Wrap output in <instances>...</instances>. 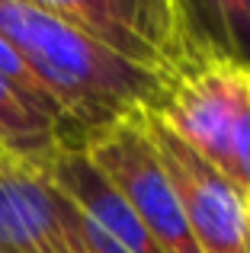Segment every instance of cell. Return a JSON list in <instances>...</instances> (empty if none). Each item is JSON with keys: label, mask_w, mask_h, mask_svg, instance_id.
<instances>
[{"label": "cell", "mask_w": 250, "mask_h": 253, "mask_svg": "<svg viewBox=\"0 0 250 253\" xmlns=\"http://www.w3.org/2000/svg\"><path fill=\"white\" fill-rule=\"evenodd\" d=\"M151 116L234 183L250 128V74L225 61H199L164 84Z\"/></svg>", "instance_id": "cell-3"}, {"label": "cell", "mask_w": 250, "mask_h": 253, "mask_svg": "<svg viewBox=\"0 0 250 253\" xmlns=\"http://www.w3.org/2000/svg\"><path fill=\"white\" fill-rule=\"evenodd\" d=\"M58 144H64L61 131L0 84V154L48 157Z\"/></svg>", "instance_id": "cell-9"}, {"label": "cell", "mask_w": 250, "mask_h": 253, "mask_svg": "<svg viewBox=\"0 0 250 253\" xmlns=\"http://www.w3.org/2000/svg\"><path fill=\"white\" fill-rule=\"evenodd\" d=\"M0 253H87L77 209L48 179L45 157L0 154Z\"/></svg>", "instance_id": "cell-6"}, {"label": "cell", "mask_w": 250, "mask_h": 253, "mask_svg": "<svg viewBox=\"0 0 250 253\" xmlns=\"http://www.w3.org/2000/svg\"><path fill=\"white\" fill-rule=\"evenodd\" d=\"M0 36L61 106L71 144H83L87 135L116 119L151 112L167 84V77L141 71L96 45L42 0H0Z\"/></svg>", "instance_id": "cell-1"}, {"label": "cell", "mask_w": 250, "mask_h": 253, "mask_svg": "<svg viewBox=\"0 0 250 253\" xmlns=\"http://www.w3.org/2000/svg\"><path fill=\"white\" fill-rule=\"evenodd\" d=\"M247 253H250V215H247Z\"/></svg>", "instance_id": "cell-11"}, {"label": "cell", "mask_w": 250, "mask_h": 253, "mask_svg": "<svg viewBox=\"0 0 250 253\" xmlns=\"http://www.w3.org/2000/svg\"><path fill=\"white\" fill-rule=\"evenodd\" d=\"M55 16L77 26L116 58L173 77L206 61L180 0H42Z\"/></svg>", "instance_id": "cell-2"}, {"label": "cell", "mask_w": 250, "mask_h": 253, "mask_svg": "<svg viewBox=\"0 0 250 253\" xmlns=\"http://www.w3.org/2000/svg\"><path fill=\"white\" fill-rule=\"evenodd\" d=\"M141 122L180 199L183 218L199 253H247L250 196L151 112H141Z\"/></svg>", "instance_id": "cell-5"}, {"label": "cell", "mask_w": 250, "mask_h": 253, "mask_svg": "<svg viewBox=\"0 0 250 253\" xmlns=\"http://www.w3.org/2000/svg\"><path fill=\"white\" fill-rule=\"evenodd\" d=\"M81 148L90 164L106 176V183L128 202V209L141 218L164 253H199L170 176L144 131L141 112L96 128L83 138Z\"/></svg>", "instance_id": "cell-4"}, {"label": "cell", "mask_w": 250, "mask_h": 253, "mask_svg": "<svg viewBox=\"0 0 250 253\" xmlns=\"http://www.w3.org/2000/svg\"><path fill=\"white\" fill-rule=\"evenodd\" d=\"M186 19L206 61H225L250 74V0L186 3Z\"/></svg>", "instance_id": "cell-8"}, {"label": "cell", "mask_w": 250, "mask_h": 253, "mask_svg": "<svg viewBox=\"0 0 250 253\" xmlns=\"http://www.w3.org/2000/svg\"><path fill=\"white\" fill-rule=\"evenodd\" d=\"M45 170L51 183L74 202V209L109 241L119 244L125 253H164L141 224V218L128 209V202L90 164L81 144H58L45 157Z\"/></svg>", "instance_id": "cell-7"}, {"label": "cell", "mask_w": 250, "mask_h": 253, "mask_svg": "<svg viewBox=\"0 0 250 253\" xmlns=\"http://www.w3.org/2000/svg\"><path fill=\"white\" fill-rule=\"evenodd\" d=\"M0 84H6L26 106H29V109H36L39 116L48 119V122L61 131L64 144H71L68 141V125H64V116H61V106L55 103V96L45 90V84L36 77V71L26 64V58L19 55L3 36H0Z\"/></svg>", "instance_id": "cell-10"}]
</instances>
